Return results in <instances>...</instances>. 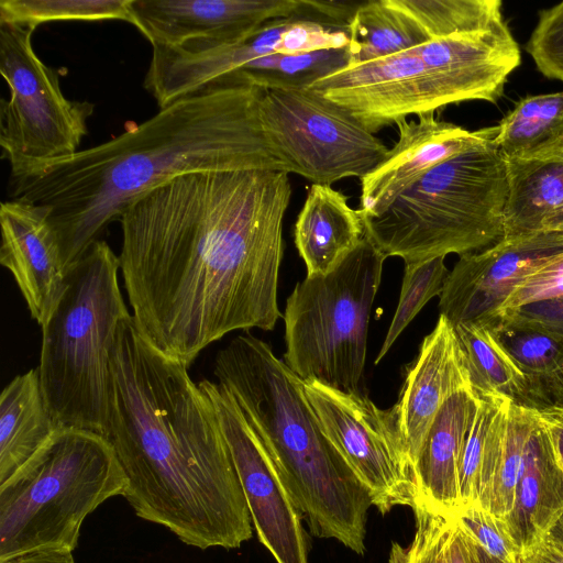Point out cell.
<instances>
[{
	"instance_id": "obj_41",
	"label": "cell",
	"mask_w": 563,
	"mask_h": 563,
	"mask_svg": "<svg viewBox=\"0 0 563 563\" xmlns=\"http://www.w3.org/2000/svg\"><path fill=\"white\" fill-rule=\"evenodd\" d=\"M551 439L556 459L563 470V408L538 411Z\"/></svg>"
},
{
	"instance_id": "obj_27",
	"label": "cell",
	"mask_w": 563,
	"mask_h": 563,
	"mask_svg": "<svg viewBox=\"0 0 563 563\" xmlns=\"http://www.w3.org/2000/svg\"><path fill=\"white\" fill-rule=\"evenodd\" d=\"M487 327L522 372L534 410L563 408V336L508 317Z\"/></svg>"
},
{
	"instance_id": "obj_16",
	"label": "cell",
	"mask_w": 563,
	"mask_h": 563,
	"mask_svg": "<svg viewBox=\"0 0 563 563\" xmlns=\"http://www.w3.org/2000/svg\"><path fill=\"white\" fill-rule=\"evenodd\" d=\"M152 46L200 51L238 42L267 22L300 18L301 0H131Z\"/></svg>"
},
{
	"instance_id": "obj_9",
	"label": "cell",
	"mask_w": 563,
	"mask_h": 563,
	"mask_svg": "<svg viewBox=\"0 0 563 563\" xmlns=\"http://www.w3.org/2000/svg\"><path fill=\"white\" fill-rule=\"evenodd\" d=\"M34 30L0 23V73L10 89L0 101V146L10 177L77 153L95 110L64 96L56 71L34 52Z\"/></svg>"
},
{
	"instance_id": "obj_28",
	"label": "cell",
	"mask_w": 563,
	"mask_h": 563,
	"mask_svg": "<svg viewBox=\"0 0 563 563\" xmlns=\"http://www.w3.org/2000/svg\"><path fill=\"white\" fill-rule=\"evenodd\" d=\"M494 142L506 162L562 152L563 91L522 98L499 122Z\"/></svg>"
},
{
	"instance_id": "obj_1",
	"label": "cell",
	"mask_w": 563,
	"mask_h": 563,
	"mask_svg": "<svg viewBox=\"0 0 563 563\" xmlns=\"http://www.w3.org/2000/svg\"><path fill=\"white\" fill-rule=\"evenodd\" d=\"M288 175L187 174L122 214L119 261L132 317L162 353L189 367L230 332L275 328Z\"/></svg>"
},
{
	"instance_id": "obj_3",
	"label": "cell",
	"mask_w": 563,
	"mask_h": 563,
	"mask_svg": "<svg viewBox=\"0 0 563 563\" xmlns=\"http://www.w3.org/2000/svg\"><path fill=\"white\" fill-rule=\"evenodd\" d=\"M264 92L232 76L218 79L110 141L10 177L9 196L45 210L67 272L110 223L172 179L202 172L284 170L262 129Z\"/></svg>"
},
{
	"instance_id": "obj_11",
	"label": "cell",
	"mask_w": 563,
	"mask_h": 563,
	"mask_svg": "<svg viewBox=\"0 0 563 563\" xmlns=\"http://www.w3.org/2000/svg\"><path fill=\"white\" fill-rule=\"evenodd\" d=\"M303 391L327 439L386 514L415 505L406 444L391 409H379L361 393L303 380Z\"/></svg>"
},
{
	"instance_id": "obj_4",
	"label": "cell",
	"mask_w": 563,
	"mask_h": 563,
	"mask_svg": "<svg viewBox=\"0 0 563 563\" xmlns=\"http://www.w3.org/2000/svg\"><path fill=\"white\" fill-rule=\"evenodd\" d=\"M213 375L267 450L310 531L363 554L372 496L323 434L303 380L249 331L217 353Z\"/></svg>"
},
{
	"instance_id": "obj_35",
	"label": "cell",
	"mask_w": 563,
	"mask_h": 563,
	"mask_svg": "<svg viewBox=\"0 0 563 563\" xmlns=\"http://www.w3.org/2000/svg\"><path fill=\"white\" fill-rule=\"evenodd\" d=\"M477 394L478 404L471 421L459 463L461 509L477 505L479 471L486 440L493 420L506 399L490 394Z\"/></svg>"
},
{
	"instance_id": "obj_13",
	"label": "cell",
	"mask_w": 563,
	"mask_h": 563,
	"mask_svg": "<svg viewBox=\"0 0 563 563\" xmlns=\"http://www.w3.org/2000/svg\"><path fill=\"white\" fill-rule=\"evenodd\" d=\"M198 384L213 405L258 540L277 563H308L302 516L267 450L223 386Z\"/></svg>"
},
{
	"instance_id": "obj_2",
	"label": "cell",
	"mask_w": 563,
	"mask_h": 563,
	"mask_svg": "<svg viewBox=\"0 0 563 563\" xmlns=\"http://www.w3.org/2000/svg\"><path fill=\"white\" fill-rule=\"evenodd\" d=\"M128 478L135 515L187 545L235 549L253 525L233 461L208 395L188 367L137 329L132 314L110 353L103 437Z\"/></svg>"
},
{
	"instance_id": "obj_20",
	"label": "cell",
	"mask_w": 563,
	"mask_h": 563,
	"mask_svg": "<svg viewBox=\"0 0 563 563\" xmlns=\"http://www.w3.org/2000/svg\"><path fill=\"white\" fill-rule=\"evenodd\" d=\"M468 379L454 328L440 314L408 367L399 397L390 408L410 466L443 404Z\"/></svg>"
},
{
	"instance_id": "obj_23",
	"label": "cell",
	"mask_w": 563,
	"mask_h": 563,
	"mask_svg": "<svg viewBox=\"0 0 563 563\" xmlns=\"http://www.w3.org/2000/svg\"><path fill=\"white\" fill-rule=\"evenodd\" d=\"M358 210L342 192L327 185H311L295 224V244L307 275L333 271L363 240Z\"/></svg>"
},
{
	"instance_id": "obj_25",
	"label": "cell",
	"mask_w": 563,
	"mask_h": 563,
	"mask_svg": "<svg viewBox=\"0 0 563 563\" xmlns=\"http://www.w3.org/2000/svg\"><path fill=\"white\" fill-rule=\"evenodd\" d=\"M58 430L37 367L15 376L0 396V486L27 465Z\"/></svg>"
},
{
	"instance_id": "obj_14",
	"label": "cell",
	"mask_w": 563,
	"mask_h": 563,
	"mask_svg": "<svg viewBox=\"0 0 563 563\" xmlns=\"http://www.w3.org/2000/svg\"><path fill=\"white\" fill-rule=\"evenodd\" d=\"M561 253L563 231L548 230L501 239L488 249L461 255L439 296L440 314L452 325L493 324L516 287Z\"/></svg>"
},
{
	"instance_id": "obj_44",
	"label": "cell",
	"mask_w": 563,
	"mask_h": 563,
	"mask_svg": "<svg viewBox=\"0 0 563 563\" xmlns=\"http://www.w3.org/2000/svg\"><path fill=\"white\" fill-rule=\"evenodd\" d=\"M460 529L465 545L467 563H509L489 554L465 529H463L461 526Z\"/></svg>"
},
{
	"instance_id": "obj_34",
	"label": "cell",
	"mask_w": 563,
	"mask_h": 563,
	"mask_svg": "<svg viewBox=\"0 0 563 563\" xmlns=\"http://www.w3.org/2000/svg\"><path fill=\"white\" fill-rule=\"evenodd\" d=\"M443 256L427 261L405 263L401 290L395 314L383 345L376 356L377 365L398 336L433 297L440 296L449 269Z\"/></svg>"
},
{
	"instance_id": "obj_18",
	"label": "cell",
	"mask_w": 563,
	"mask_h": 563,
	"mask_svg": "<svg viewBox=\"0 0 563 563\" xmlns=\"http://www.w3.org/2000/svg\"><path fill=\"white\" fill-rule=\"evenodd\" d=\"M434 114L427 112L396 123L398 141L387 157L361 178L357 210L362 218L380 214L433 167L498 133V125L468 131Z\"/></svg>"
},
{
	"instance_id": "obj_30",
	"label": "cell",
	"mask_w": 563,
	"mask_h": 563,
	"mask_svg": "<svg viewBox=\"0 0 563 563\" xmlns=\"http://www.w3.org/2000/svg\"><path fill=\"white\" fill-rule=\"evenodd\" d=\"M350 64H361L419 47L430 41L395 0H367L349 27Z\"/></svg>"
},
{
	"instance_id": "obj_22",
	"label": "cell",
	"mask_w": 563,
	"mask_h": 563,
	"mask_svg": "<svg viewBox=\"0 0 563 563\" xmlns=\"http://www.w3.org/2000/svg\"><path fill=\"white\" fill-rule=\"evenodd\" d=\"M563 510V470L536 410L510 512L500 519L519 553L541 540Z\"/></svg>"
},
{
	"instance_id": "obj_6",
	"label": "cell",
	"mask_w": 563,
	"mask_h": 563,
	"mask_svg": "<svg viewBox=\"0 0 563 563\" xmlns=\"http://www.w3.org/2000/svg\"><path fill=\"white\" fill-rule=\"evenodd\" d=\"M494 139L433 167L380 214L362 218L364 236L385 258L405 263L461 256L498 243L508 179Z\"/></svg>"
},
{
	"instance_id": "obj_12",
	"label": "cell",
	"mask_w": 563,
	"mask_h": 563,
	"mask_svg": "<svg viewBox=\"0 0 563 563\" xmlns=\"http://www.w3.org/2000/svg\"><path fill=\"white\" fill-rule=\"evenodd\" d=\"M345 34L323 23L291 16L265 23L246 37L221 46L185 51L154 46L144 88L159 109L224 78L257 58L345 45Z\"/></svg>"
},
{
	"instance_id": "obj_45",
	"label": "cell",
	"mask_w": 563,
	"mask_h": 563,
	"mask_svg": "<svg viewBox=\"0 0 563 563\" xmlns=\"http://www.w3.org/2000/svg\"><path fill=\"white\" fill-rule=\"evenodd\" d=\"M448 559L449 563H467L462 532L454 517L449 538Z\"/></svg>"
},
{
	"instance_id": "obj_42",
	"label": "cell",
	"mask_w": 563,
	"mask_h": 563,
	"mask_svg": "<svg viewBox=\"0 0 563 563\" xmlns=\"http://www.w3.org/2000/svg\"><path fill=\"white\" fill-rule=\"evenodd\" d=\"M517 563H563V553L542 538L531 547L521 551L518 555Z\"/></svg>"
},
{
	"instance_id": "obj_37",
	"label": "cell",
	"mask_w": 563,
	"mask_h": 563,
	"mask_svg": "<svg viewBox=\"0 0 563 563\" xmlns=\"http://www.w3.org/2000/svg\"><path fill=\"white\" fill-rule=\"evenodd\" d=\"M526 51L541 74L563 82V1L539 12Z\"/></svg>"
},
{
	"instance_id": "obj_32",
	"label": "cell",
	"mask_w": 563,
	"mask_h": 563,
	"mask_svg": "<svg viewBox=\"0 0 563 563\" xmlns=\"http://www.w3.org/2000/svg\"><path fill=\"white\" fill-rule=\"evenodd\" d=\"M429 40L506 23L499 0H395Z\"/></svg>"
},
{
	"instance_id": "obj_7",
	"label": "cell",
	"mask_w": 563,
	"mask_h": 563,
	"mask_svg": "<svg viewBox=\"0 0 563 563\" xmlns=\"http://www.w3.org/2000/svg\"><path fill=\"white\" fill-rule=\"evenodd\" d=\"M128 478L100 434L59 429L16 475L0 486V563L41 551L73 552L86 517Z\"/></svg>"
},
{
	"instance_id": "obj_33",
	"label": "cell",
	"mask_w": 563,
	"mask_h": 563,
	"mask_svg": "<svg viewBox=\"0 0 563 563\" xmlns=\"http://www.w3.org/2000/svg\"><path fill=\"white\" fill-rule=\"evenodd\" d=\"M131 0H0V23L36 29L52 21L120 20L132 24Z\"/></svg>"
},
{
	"instance_id": "obj_19",
	"label": "cell",
	"mask_w": 563,
	"mask_h": 563,
	"mask_svg": "<svg viewBox=\"0 0 563 563\" xmlns=\"http://www.w3.org/2000/svg\"><path fill=\"white\" fill-rule=\"evenodd\" d=\"M0 225V263L12 274L31 317L42 327L66 284L56 234L45 210L23 200L1 203Z\"/></svg>"
},
{
	"instance_id": "obj_15",
	"label": "cell",
	"mask_w": 563,
	"mask_h": 563,
	"mask_svg": "<svg viewBox=\"0 0 563 563\" xmlns=\"http://www.w3.org/2000/svg\"><path fill=\"white\" fill-rule=\"evenodd\" d=\"M309 88L334 102L367 131L446 106L415 49L349 65Z\"/></svg>"
},
{
	"instance_id": "obj_31",
	"label": "cell",
	"mask_w": 563,
	"mask_h": 563,
	"mask_svg": "<svg viewBox=\"0 0 563 563\" xmlns=\"http://www.w3.org/2000/svg\"><path fill=\"white\" fill-rule=\"evenodd\" d=\"M350 64L347 46L298 54L275 53L257 58L229 75L264 90L309 88Z\"/></svg>"
},
{
	"instance_id": "obj_8",
	"label": "cell",
	"mask_w": 563,
	"mask_h": 563,
	"mask_svg": "<svg viewBox=\"0 0 563 563\" xmlns=\"http://www.w3.org/2000/svg\"><path fill=\"white\" fill-rule=\"evenodd\" d=\"M385 260L364 236L333 271L295 286L284 312V362L300 379L360 393Z\"/></svg>"
},
{
	"instance_id": "obj_10",
	"label": "cell",
	"mask_w": 563,
	"mask_h": 563,
	"mask_svg": "<svg viewBox=\"0 0 563 563\" xmlns=\"http://www.w3.org/2000/svg\"><path fill=\"white\" fill-rule=\"evenodd\" d=\"M260 117L267 145L283 169L312 185L361 179L389 152L347 111L311 88L265 90Z\"/></svg>"
},
{
	"instance_id": "obj_5",
	"label": "cell",
	"mask_w": 563,
	"mask_h": 563,
	"mask_svg": "<svg viewBox=\"0 0 563 563\" xmlns=\"http://www.w3.org/2000/svg\"><path fill=\"white\" fill-rule=\"evenodd\" d=\"M117 256L98 240L66 274L65 289L42 325L37 367L46 406L58 429L101 437L108 417L110 353L130 317L119 286Z\"/></svg>"
},
{
	"instance_id": "obj_17",
	"label": "cell",
	"mask_w": 563,
	"mask_h": 563,
	"mask_svg": "<svg viewBox=\"0 0 563 563\" xmlns=\"http://www.w3.org/2000/svg\"><path fill=\"white\" fill-rule=\"evenodd\" d=\"M446 106L468 100L497 102L521 54L507 23L430 40L413 48Z\"/></svg>"
},
{
	"instance_id": "obj_46",
	"label": "cell",
	"mask_w": 563,
	"mask_h": 563,
	"mask_svg": "<svg viewBox=\"0 0 563 563\" xmlns=\"http://www.w3.org/2000/svg\"><path fill=\"white\" fill-rule=\"evenodd\" d=\"M543 538L563 553V510L547 530Z\"/></svg>"
},
{
	"instance_id": "obj_39",
	"label": "cell",
	"mask_w": 563,
	"mask_h": 563,
	"mask_svg": "<svg viewBox=\"0 0 563 563\" xmlns=\"http://www.w3.org/2000/svg\"><path fill=\"white\" fill-rule=\"evenodd\" d=\"M556 296H563V253L529 274L511 292L500 313L521 305Z\"/></svg>"
},
{
	"instance_id": "obj_38",
	"label": "cell",
	"mask_w": 563,
	"mask_h": 563,
	"mask_svg": "<svg viewBox=\"0 0 563 563\" xmlns=\"http://www.w3.org/2000/svg\"><path fill=\"white\" fill-rule=\"evenodd\" d=\"M454 518L489 554L505 562H517L519 550L505 531L500 519L479 505L461 509Z\"/></svg>"
},
{
	"instance_id": "obj_36",
	"label": "cell",
	"mask_w": 563,
	"mask_h": 563,
	"mask_svg": "<svg viewBox=\"0 0 563 563\" xmlns=\"http://www.w3.org/2000/svg\"><path fill=\"white\" fill-rule=\"evenodd\" d=\"M416 531L409 545L393 543L389 563H449L448 545L453 517L415 508Z\"/></svg>"
},
{
	"instance_id": "obj_21",
	"label": "cell",
	"mask_w": 563,
	"mask_h": 563,
	"mask_svg": "<svg viewBox=\"0 0 563 563\" xmlns=\"http://www.w3.org/2000/svg\"><path fill=\"white\" fill-rule=\"evenodd\" d=\"M478 404L468 379L443 404L411 464L415 508L454 517L461 510L459 463Z\"/></svg>"
},
{
	"instance_id": "obj_24",
	"label": "cell",
	"mask_w": 563,
	"mask_h": 563,
	"mask_svg": "<svg viewBox=\"0 0 563 563\" xmlns=\"http://www.w3.org/2000/svg\"><path fill=\"white\" fill-rule=\"evenodd\" d=\"M506 166L503 239L563 231V151L539 159L509 161Z\"/></svg>"
},
{
	"instance_id": "obj_43",
	"label": "cell",
	"mask_w": 563,
	"mask_h": 563,
	"mask_svg": "<svg viewBox=\"0 0 563 563\" xmlns=\"http://www.w3.org/2000/svg\"><path fill=\"white\" fill-rule=\"evenodd\" d=\"M4 563H76L73 552L63 550L41 551L25 554Z\"/></svg>"
},
{
	"instance_id": "obj_29",
	"label": "cell",
	"mask_w": 563,
	"mask_h": 563,
	"mask_svg": "<svg viewBox=\"0 0 563 563\" xmlns=\"http://www.w3.org/2000/svg\"><path fill=\"white\" fill-rule=\"evenodd\" d=\"M473 388L534 410L528 383L492 329L477 323L453 325Z\"/></svg>"
},
{
	"instance_id": "obj_40",
	"label": "cell",
	"mask_w": 563,
	"mask_h": 563,
	"mask_svg": "<svg viewBox=\"0 0 563 563\" xmlns=\"http://www.w3.org/2000/svg\"><path fill=\"white\" fill-rule=\"evenodd\" d=\"M500 317L529 322L563 336V296L521 305L503 311L498 318Z\"/></svg>"
},
{
	"instance_id": "obj_26",
	"label": "cell",
	"mask_w": 563,
	"mask_h": 563,
	"mask_svg": "<svg viewBox=\"0 0 563 563\" xmlns=\"http://www.w3.org/2000/svg\"><path fill=\"white\" fill-rule=\"evenodd\" d=\"M534 416L536 410L505 399L489 429L479 471L477 505L498 519L512 508Z\"/></svg>"
}]
</instances>
